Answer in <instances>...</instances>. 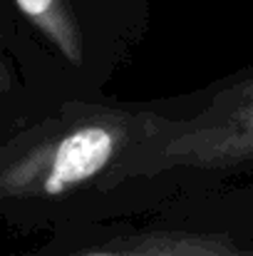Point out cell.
Here are the masks:
<instances>
[{
	"label": "cell",
	"instance_id": "6da1fadb",
	"mask_svg": "<svg viewBox=\"0 0 253 256\" xmlns=\"http://www.w3.org/2000/svg\"><path fill=\"white\" fill-rule=\"evenodd\" d=\"M186 100L60 102L0 144V214L57 234L147 209L142 162Z\"/></svg>",
	"mask_w": 253,
	"mask_h": 256
},
{
	"label": "cell",
	"instance_id": "7a4b0ae2",
	"mask_svg": "<svg viewBox=\"0 0 253 256\" xmlns=\"http://www.w3.org/2000/svg\"><path fill=\"white\" fill-rule=\"evenodd\" d=\"M32 256H253V179L57 232Z\"/></svg>",
	"mask_w": 253,
	"mask_h": 256
},
{
	"label": "cell",
	"instance_id": "3957f363",
	"mask_svg": "<svg viewBox=\"0 0 253 256\" xmlns=\"http://www.w3.org/2000/svg\"><path fill=\"white\" fill-rule=\"evenodd\" d=\"M253 176V65L191 92L139 172L147 209L181 192Z\"/></svg>",
	"mask_w": 253,
	"mask_h": 256
},
{
	"label": "cell",
	"instance_id": "277c9868",
	"mask_svg": "<svg viewBox=\"0 0 253 256\" xmlns=\"http://www.w3.org/2000/svg\"><path fill=\"white\" fill-rule=\"evenodd\" d=\"M17 85H20V80H17L15 68H12L10 60L0 52V97H12V94L17 92Z\"/></svg>",
	"mask_w": 253,
	"mask_h": 256
}]
</instances>
